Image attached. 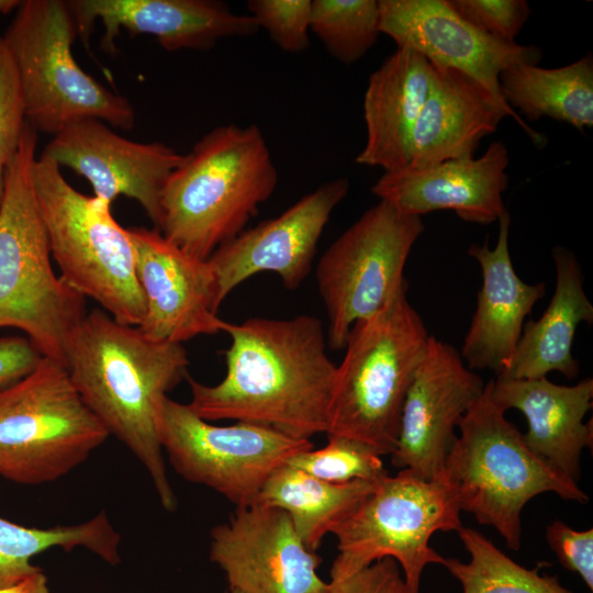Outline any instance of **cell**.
I'll return each mask as SVG.
<instances>
[{"label": "cell", "mask_w": 593, "mask_h": 593, "mask_svg": "<svg viewBox=\"0 0 593 593\" xmlns=\"http://www.w3.org/2000/svg\"><path fill=\"white\" fill-rule=\"evenodd\" d=\"M226 373L208 385L187 376L188 405L201 418L265 426L298 439L326 433L337 366L312 315L225 321Z\"/></svg>", "instance_id": "1"}, {"label": "cell", "mask_w": 593, "mask_h": 593, "mask_svg": "<svg viewBox=\"0 0 593 593\" xmlns=\"http://www.w3.org/2000/svg\"><path fill=\"white\" fill-rule=\"evenodd\" d=\"M85 405L146 469L164 510L178 500L169 482L158 422L168 392L187 378L182 344L156 342L94 309L75 328L64 361Z\"/></svg>", "instance_id": "2"}, {"label": "cell", "mask_w": 593, "mask_h": 593, "mask_svg": "<svg viewBox=\"0 0 593 593\" xmlns=\"http://www.w3.org/2000/svg\"><path fill=\"white\" fill-rule=\"evenodd\" d=\"M278 184V170L260 128L221 125L205 134L168 178L158 231L205 260L242 233Z\"/></svg>", "instance_id": "3"}, {"label": "cell", "mask_w": 593, "mask_h": 593, "mask_svg": "<svg viewBox=\"0 0 593 593\" xmlns=\"http://www.w3.org/2000/svg\"><path fill=\"white\" fill-rule=\"evenodd\" d=\"M37 132L26 122L4 175L0 204V328L14 327L44 357L64 361L69 337L86 316V298L52 266L34 189Z\"/></svg>", "instance_id": "4"}, {"label": "cell", "mask_w": 593, "mask_h": 593, "mask_svg": "<svg viewBox=\"0 0 593 593\" xmlns=\"http://www.w3.org/2000/svg\"><path fill=\"white\" fill-rule=\"evenodd\" d=\"M406 292L353 325L328 411L327 436L360 441L381 457L395 449L404 399L429 338Z\"/></svg>", "instance_id": "5"}, {"label": "cell", "mask_w": 593, "mask_h": 593, "mask_svg": "<svg viewBox=\"0 0 593 593\" xmlns=\"http://www.w3.org/2000/svg\"><path fill=\"white\" fill-rule=\"evenodd\" d=\"M458 427L460 436L446 457L443 478L460 510L494 527L508 548H521L522 511L534 496L552 492L567 501H589L575 481L530 451L493 400L488 382Z\"/></svg>", "instance_id": "6"}, {"label": "cell", "mask_w": 593, "mask_h": 593, "mask_svg": "<svg viewBox=\"0 0 593 593\" xmlns=\"http://www.w3.org/2000/svg\"><path fill=\"white\" fill-rule=\"evenodd\" d=\"M34 189L59 277L116 322L139 326L145 301L135 251L111 203L76 190L60 167L43 155L34 165Z\"/></svg>", "instance_id": "7"}, {"label": "cell", "mask_w": 593, "mask_h": 593, "mask_svg": "<svg viewBox=\"0 0 593 593\" xmlns=\"http://www.w3.org/2000/svg\"><path fill=\"white\" fill-rule=\"evenodd\" d=\"M76 35L68 1L24 0L16 9L2 38L15 65L26 122L51 135L85 119L132 130L136 118L130 101L76 61Z\"/></svg>", "instance_id": "8"}, {"label": "cell", "mask_w": 593, "mask_h": 593, "mask_svg": "<svg viewBox=\"0 0 593 593\" xmlns=\"http://www.w3.org/2000/svg\"><path fill=\"white\" fill-rule=\"evenodd\" d=\"M109 436L59 360L43 357L30 374L0 391V477L11 482H54Z\"/></svg>", "instance_id": "9"}, {"label": "cell", "mask_w": 593, "mask_h": 593, "mask_svg": "<svg viewBox=\"0 0 593 593\" xmlns=\"http://www.w3.org/2000/svg\"><path fill=\"white\" fill-rule=\"evenodd\" d=\"M454 489L444 480H424L407 469L387 474L334 532L338 553L331 581L342 580L383 558L394 559L413 593L428 564H444L429 546L436 532L462 527Z\"/></svg>", "instance_id": "10"}, {"label": "cell", "mask_w": 593, "mask_h": 593, "mask_svg": "<svg viewBox=\"0 0 593 593\" xmlns=\"http://www.w3.org/2000/svg\"><path fill=\"white\" fill-rule=\"evenodd\" d=\"M423 232L421 216L379 200L325 250L316 281L332 349H344L356 322L376 314L407 287L404 267Z\"/></svg>", "instance_id": "11"}, {"label": "cell", "mask_w": 593, "mask_h": 593, "mask_svg": "<svg viewBox=\"0 0 593 593\" xmlns=\"http://www.w3.org/2000/svg\"><path fill=\"white\" fill-rule=\"evenodd\" d=\"M158 433L161 448L180 477L214 490L236 507L256 504L275 471L314 448L310 439L256 424L213 425L169 396L161 406Z\"/></svg>", "instance_id": "12"}, {"label": "cell", "mask_w": 593, "mask_h": 593, "mask_svg": "<svg viewBox=\"0 0 593 593\" xmlns=\"http://www.w3.org/2000/svg\"><path fill=\"white\" fill-rule=\"evenodd\" d=\"M210 560L240 593H327L322 559L309 550L289 515L273 506L236 507L210 532Z\"/></svg>", "instance_id": "13"}, {"label": "cell", "mask_w": 593, "mask_h": 593, "mask_svg": "<svg viewBox=\"0 0 593 593\" xmlns=\"http://www.w3.org/2000/svg\"><path fill=\"white\" fill-rule=\"evenodd\" d=\"M484 388L455 347L429 335L404 399L392 465L424 480L443 478L455 428Z\"/></svg>", "instance_id": "14"}, {"label": "cell", "mask_w": 593, "mask_h": 593, "mask_svg": "<svg viewBox=\"0 0 593 593\" xmlns=\"http://www.w3.org/2000/svg\"><path fill=\"white\" fill-rule=\"evenodd\" d=\"M346 178L329 180L280 215L244 230L208 258L220 305L242 282L259 272L277 273L289 290L306 279L332 212L346 197Z\"/></svg>", "instance_id": "15"}, {"label": "cell", "mask_w": 593, "mask_h": 593, "mask_svg": "<svg viewBox=\"0 0 593 593\" xmlns=\"http://www.w3.org/2000/svg\"><path fill=\"white\" fill-rule=\"evenodd\" d=\"M145 314L137 326L149 339L182 344L223 332L215 275L208 261L169 242L156 228H127Z\"/></svg>", "instance_id": "16"}, {"label": "cell", "mask_w": 593, "mask_h": 593, "mask_svg": "<svg viewBox=\"0 0 593 593\" xmlns=\"http://www.w3.org/2000/svg\"><path fill=\"white\" fill-rule=\"evenodd\" d=\"M42 155L86 178L93 195L112 203L125 195L139 203L158 230L160 199L184 154L164 143H138L97 119L75 122L53 135Z\"/></svg>", "instance_id": "17"}, {"label": "cell", "mask_w": 593, "mask_h": 593, "mask_svg": "<svg viewBox=\"0 0 593 593\" xmlns=\"http://www.w3.org/2000/svg\"><path fill=\"white\" fill-rule=\"evenodd\" d=\"M380 32L433 66L452 68L478 80L496 97L499 77L516 63L536 64L541 52L496 40L461 18L447 0H378ZM505 101V100H504Z\"/></svg>", "instance_id": "18"}, {"label": "cell", "mask_w": 593, "mask_h": 593, "mask_svg": "<svg viewBox=\"0 0 593 593\" xmlns=\"http://www.w3.org/2000/svg\"><path fill=\"white\" fill-rule=\"evenodd\" d=\"M508 163L507 147L495 141L477 158L466 156L426 168L384 172L371 192L405 214L422 217L451 210L466 222L488 225L506 212L503 192L508 186Z\"/></svg>", "instance_id": "19"}, {"label": "cell", "mask_w": 593, "mask_h": 593, "mask_svg": "<svg viewBox=\"0 0 593 593\" xmlns=\"http://www.w3.org/2000/svg\"><path fill=\"white\" fill-rule=\"evenodd\" d=\"M68 4L85 41L96 22L102 24L101 43L108 52L114 49L121 30L153 35L169 52L206 51L221 38L259 30L251 15L234 13L215 0H72Z\"/></svg>", "instance_id": "20"}, {"label": "cell", "mask_w": 593, "mask_h": 593, "mask_svg": "<svg viewBox=\"0 0 593 593\" xmlns=\"http://www.w3.org/2000/svg\"><path fill=\"white\" fill-rule=\"evenodd\" d=\"M434 80L416 121L409 168H426L441 161L473 156L483 137L511 116L536 146L542 134L530 128L503 99L478 80L452 69L435 67Z\"/></svg>", "instance_id": "21"}, {"label": "cell", "mask_w": 593, "mask_h": 593, "mask_svg": "<svg viewBox=\"0 0 593 593\" xmlns=\"http://www.w3.org/2000/svg\"><path fill=\"white\" fill-rule=\"evenodd\" d=\"M497 222L494 248L484 242L468 249L480 265L482 284L460 356L471 370L500 374L515 351L525 318L545 295L546 284H529L517 276L508 249L510 213L506 211Z\"/></svg>", "instance_id": "22"}, {"label": "cell", "mask_w": 593, "mask_h": 593, "mask_svg": "<svg viewBox=\"0 0 593 593\" xmlns=\"http://www.w3.org/2000/svg\"><path fill=\"white\" fill-rule=\"evenodd\" d=\"M495 403L506 412L524 414L527 447L550 467L578 481L582 450L592 447V419L583 423L592 409L593 380L585 378L574 385L556 384L547 377L488 381Z\"/></svg>", "instance_id": "23"}, {"label": "cell", "mask_w": 593, "mask_h": 593, "mask_svg": "<svg viewBox=\"0 0 593 593\" xmlns=\"http://www.w3.org/2000/svg\"><path fill=\"white\" fill-rule=\"evenodd\" d=\"M434 75V66L407 47H398L370 75L363 98L366 143L357 164L384 172L407 166L413 131Z\"/></svg>", "instance_id": "24"}, {"label": "cell", "mask_w": 593, "mask_h": 593, "mask_svg": "<svg viewBox=\"0 0 593 593\" xmlns=\"http://www.w3.org/2000/svg\"><path fill=\"white\" fill-rule=\"evenodd\" d=\"M556 289L537 321L524 323L515 351L497 377L535 379L558 371L568 379L579 373L572 355L578 326L593 323V305L583 289L584 277L575 255L562 246L552 249Z\"/></svg>", "instance_id": "25"}, {"label": "cell", "mask_w": 593, "mask_h": 593, "mask_svg": "<svg viewBox=\"0 0 593 593\" xmlns=\"http://www.w3.org/2000/svg\"><path fill=\"white\" fill-rule=\"evenodd\" d=\"M379 481L332 483L284 465L265 483L256 504L284 511L304 546L316 552L324 537L334 534Z\"/></svg>", "instance_id": "26"}, {"label": "cell", "mask_w": 593, "mask_h": 593, "mask_svg": "<svg viewBox=\"0 0 593 593\" xmlns=\"http://www.w3.org/2000/svg\"><path fill=\"white\" fill-rule=\"evenodd\" d=\"M502 97L529 121L548 116L579 131L593 126V57L558 68L516 63L499 77Z\"/></svg>", "instance_id": "27"}, {"label": "cell", "mask_w": 593, "mask_h": 593, "mask_svg": "<svg viewBox=\"0 0 593 593\" xmlns=\"http://www.w3.org/2000/svg\"><path fill=\"white\" fill-rule=\"evenodd\" d=\"M121 535L104 511L86 522L46 528L27 527L0 516V588L15 584L42 569L32 558L52 548H85L110 566L121 562Z\"/></svg>", "instance_id": "28"}, {"label": "cell", "mask_w": 593, "mask_h": 593, "mask_svg": "<svg viewBox=\"0 0 593 593\" xmlns=\"http://www.w3.org/2000/svg\"><path fill=\"white\" fill-rule=\"evenodd\" d=\"M458 535L470 560L445 558L443 566L460 582L462 593H571L557 577L516 563L480 532L462 526Z\"/></svg>", "instance_id": "29"}, {"label": "cell", "mask_w": 593, "mask_h": 593, "mask_svg": "<svg viewBox=\"0 0 593 593\" xmlns=\"http://www.w3.org/2000/svg\"><path fill=\"white\" fill-rule=\"evenodd\" d=\"M310 26L334 58L353 64L381 34L379 1L314 0Z\"/></svg>", "instance_id": "30"}, {"label": "cell", "mask_w": 593, "mask_h": 593, "mask_svg": "<svg viewBox=\"0 0 593 593\" xmlns=\"http://www.w3.org/2000/svg\"><path fill=\"white\" fill-rule=\"evenodd\" d=\"M327 445L293 456L287 465L332 483L379 481L388 474L381 456L369 446L340 436H327Z\"/></svg>", "instance_id": "31"}, {"label": "cell", "mask_w": 593, "mask_h": 593, "mask_svg": "<svg viewBox=\"0 0 593 593\" xmlns=\"http://www.w3.org/2000/svg\"><path fill=\"white\" fill-rule=\"evenodd\" d=\"M311 0H250L249 15L283 51L299 53L310 45Z\"/></svg>", "instance_id": "32"}, {"label": "cell", "mask_w": 593, "mask_h": 593, "mask_svg": "<svg viewBox=\"0 0 593 593\" xmlns=\"http://www.w3.org/2000/svg\"><path fill=\"white\" fill-rule=\"evenodd\" d=\"M26 124L25 104L12 57L0 36V204L4 175Z\"/></svg>", "instance_id": "33"}, {"label": "cell", "mask_w": 593, "mask_h": 593, "mask_svg": "<svg viewBox=\"0 0 593 593\" xmlns=\"http://www.w3.org/2000/svg\"><path fill=\"white\" fill-rule=\"evenodd\" d=\"M466 21L483 33L507 43L527 21L530 9L524 0H447Z\"/></svg>", "instance_id": "34"}, {"label": "cell", "mask_w": 593, "mask_h": 593, "mask_svg": "<svg viewBox=\"0 0 593 593\" xmlns=\"http://www.w3.org/2000/svg\"><path fill=\"white\" fill-rule=\"evenodd\" d=\"M545 537L559 562L578 573L593 590V529L579 532L561 521H553L547 526Z\"/></svg>", "instance_id": "35"}, {"label": "cell", "mask_w": 593, "mask_h": 593, "mask_svg": "<svg viewBox=\"0 0 593 593\" xmlns=\"http://www.w3.org/2000/svg\"><path fill=\"white\" fill-rule=\"evenodd\" d=\"M327 593H413L406 585L400 566L383 558L337 581L328 582Z\"/></svg>", "instance_id": "36"}, {"label": "cell", "mask_w": 593, "mask_h": 593, "mask_svg": "<svg viewBox=\"0 0 593 593\" xmlns=\"http://www.w3.org/2000/svg\"><path fill=\"white\" fill-rule=\"evenodd\" d=\"M42 353L26 337H0V391L30 374L42 361Z\"/></svg>", "instance_id": "37"}, {"label": "cell", "mask_w": 593, "mask_h": 593, "mask_svg": "<svg viewBox=\"0 0 593 593\" xmlns=\"http://www.w3.org/2000/svg\"><path fill=\"white\" fill-rule=\"evenodd\" d=\"M0 593H51V591L47 578L41 570L15 584L0 588Z\"/></svg>", "instance_id": "38"}, {"label": "cell", "mask_w": 593, "mask_h": 593, "mask_svg": "<svg viewBox=\"0 0 593 593\" xmlns=\"http://www.w3.org/2000/svg\"><path fill=\"white\" fill-rule=\"evenodd\" d=\"M21 2L20 0H0V13H8L18 9Z\"/></svg>", "instance_id": "39"}, {"label": "cell", "mask_w": 593, "mask_h": 593, "mask_svg": "<svg viewBox=\"0 0 593 593\" xmlns=\"http://www.w3.org/2000/svg\"><path fill=\"white\" fill-rule=\"evenodd\" d=\"M226 593H240V592L237 591V590H231V589H228V591H227Z\"/></svg>", "instance_id": "40"}]
</instances>
